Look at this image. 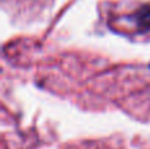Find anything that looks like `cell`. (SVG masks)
<instances>
[{"mask_svg": "<svg viewBox=\"0 0 150 149\" xmlns=\"http://www.w3.org/2000/svg\"><path fill=\"white\" fill-rule=\"evenodd\" d=\"M129 18L134 23L138 33H148L150 31V4L140 7Z\"/></svg>", "mask_w": 150, "mask_h": 149, "instance_id": "1", "label": "cell"}]
</instances>
